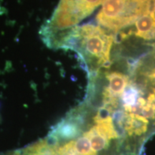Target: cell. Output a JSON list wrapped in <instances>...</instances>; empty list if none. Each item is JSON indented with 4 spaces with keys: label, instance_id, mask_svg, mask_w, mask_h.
Masks as SVG:
<instances>
[{
    "label": "cell",
    "instance_id": "cell-1",
    "mask_svg": "<svg viewBox=\"0 0 155 155\" xmlns=\"http://www.w3.org/2000/svg\"><path fill=\"white\" fill-rule=\"evenodd\" d=\"M115 35L100 25L87 23L68 33L61 48L78 52L88 74L111 63Z\"/></svg>",
    "mask_w": 155,
    "mask_h": 155
},
{
    "label": "cell",
    "instance_id": "cell-2",
    "mask_svg": "<svg viewBox=\"0 0 155 155\" xmlns=\"http://www.w3.org/2000/svg\"><path fill=\"white\" fill-rule=\"evenodd\" d=\"M154 0H104L96 15L98 25L117 34L132 25L152 7Z\"/></svg>",
    "mask_w": 155,
    "mask_h": 155
},
{
    "label": "cell",
    "instance_id": "cell-3",
    "mask_svg": "<svg viewBox=\"0 0 155 155\" xmlns=\"http://www.w3.org/2000/svg\"><path fill=\"white\" fill-rule=\"evenodd\" d=\"M115 35V40L122 42L134 37L137 40L151 41L155 38V0L151 8L132 25Z\"/></svg>",
    "mask_w": 155,
    "mask_h": 155
}]
</instances>
